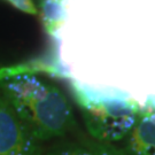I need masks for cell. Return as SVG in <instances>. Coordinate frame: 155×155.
<instances>
[{"label":"cell","mask_w":155,"mask_h":155,"mask_svg":"<svg viewBox=\"0 0 155 155\" xmlns=\"http://www.w3.org/2000/svg\"><path fill=\"white\" fill-rule=\"evenodd\" d=\"M54 36L74 85L155 108V0H64ZM68 76V77H69Z\"/></svg>","instance_id":"cell-1"},{"label":"cell","mask_w":155,"mask_h":155,"mask_svg":"<svg viewBox=\"0 0 155 155\" xmlns=\"http://www.w3.org/2000/svg\"><path fill=\"white\" fill-rule=\"evenodd\" d=\"M0 92L40 143L64 138L77 127L66 94L35 74L0 79Z\"/></svg>","instance_id":"cell-2"},{"label":"cell","mask_w":155,"mask_h":155,"mask_svg":"<svg viewBox=\"0 0 155 155\" xmlns=\"http://www.w3.org/2000/svg\"><path fill=\"white\" fill-rule=\"evenodd\" d=\"M71 92L87 132L97 141L114 144L125 139L141 111L131 101L90 92L74 84Z\"/></svg>","instance_id":"cell-3"},{"label":"cell","mask_w":155,"mask_h":155,"mask_svg":"<svg viewBox=\"0 0 155 155\" xmlns=\"http://www.w3.org/2000/svg\"><path fill=\"white\" fill-rule=\"evenodd\" d=\"M41 144L0 92V155H44Z\"/></svg>","instance_id":"cell-4"},{"label":"cell","mask_w":155,"mask_h":155,"mask_svg":"<svg viewBox=\"0 0 155 155\" xmlns=\"http://www.w3.org/2000/svg\"><path fill=\"white\" fill-rule=\"evenodd\" d=\"M127 155H155V108L143 109L125 138Z\"/></svg>","instance_id":"cell-5"},{"label":"cell","mask_w":155,"mask_h":155,"mask_svg":"<svg viewBox=\"0 0 155 155\" xmlns=\"http://www.w3.org/2000/svg\"><path fill=\"white\" fill-rule=\"evenodd\" d=\"M38 14L41 17L45 30L54 38L66 16L64 0H40Z\"/></svg>","instance_id":"cell-6"},{"label":"cell","mask_w":155,"mask_h":155,"mask_svg":"<svg viewBox=\"0 0 155 155\" xmlns=\"http://www.w3.org/2000/svg\"><path fill=\"white\" fill-rule=\"evenodd\" d=\"M44 155H92V153L81 140L78 143L62 140L45 150Z\"/></svg>","instance_id":"cell-7"},{"label":"cell","mask_w":155,"mask_h":155,"mask_svg":"<svg viewBox=\"0 0 155 155\" xmlns=\"http://www.w3.org/2000/svg\"><path fill=\"white\" fill-rule=\"evenodd\" d=\"M81 141L89 148L92 155H127L125 150L116 147L114 144L101 143L92 138H83Z\"/></svg>","instance_id":"cell-8"},{"label":"cell","mask_w":155,"mask_h":155,"mask_svg":"<svg viewBox=\"0 0 155 155\" xmlns=\"http://www.w3.org/2000/svg\"><path fill=\"white\" fill-rule=\"evenodd\" d=\"M17 11L29 14V15H38V7L35 5L32 0H5Z\"/></svg>","instance_id":"cell-9"}]
</instances>
